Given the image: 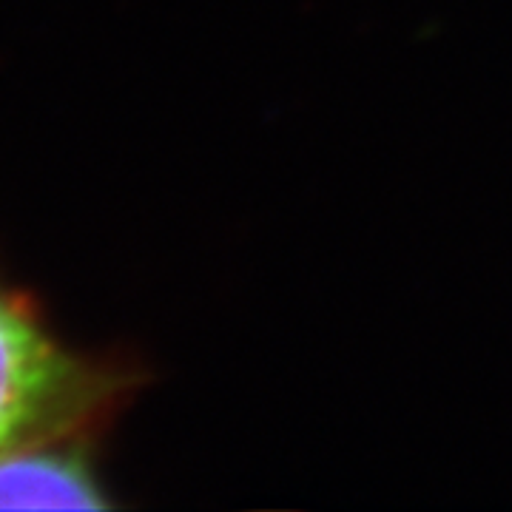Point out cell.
<instances>
[{
    "instance_id": "1",
    "label": "cell",
    "mask_w": 512,
    "mask_h": 512,
    "mask_svg": "<svg viewBox=\"0 0 512 512\" xmlns=\"http://www.w3.org/2000/svg\"><path fill=\"white\" fill-rule=\"evenodd\" d=\"M148 370L126 353L77 350L35 293L0 274V453L66 433H109Z\"/></svg>"
},
{
    "instance_id": "2",
    "label": "cell",
    "mask_w": 512,
    "mask_h": 512,
    "mask_svg": "<svg viewBox=\"0 0 512 512\" xmlns=\"http://www.w3.org/2000/svg\"><path fill=\"white\" fill-rule=\"evenodd\" d=\"M106 433H66L0 453V510H111L103 478Z\"/></svg>"
}]
</instances>
